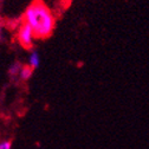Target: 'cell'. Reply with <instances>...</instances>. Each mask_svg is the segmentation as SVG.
<instances>
[{
    "label": "cell",
    "instance_id": "1",
    "mask_svg": "<svg viewBox=\"0 0 149 149\" xmlns=\"http://www.w3.org/2000/svg\"><path fill=\"white\" fill-rule=\"evenodd\" d=\"M24 22L31 26L34 37L39 39L50 37L54 29V17L42 0H34L29 5L24 13Z\"/></svg>",
    "mask_w": 149,
    "mask_h": 149
},
{
    "label": "cell",
    "instance_id": "2",
    "mask_svg": "<svg viewBox=\"0 0 149 149\" xmlns=\"http://www.w3.org/2000/svg\"><path fill=\"white\" fill-rule=\"evenodd\" d=\"M33 38H34V34L31 26L23 20V23L19 26V30H18V40H19L20 45L24 46L25 49H31Z\"/></svg>",
    "mask_w": 149,
    "mask_h": 149
},
{
    "label": "cell",
    "instance_id": "4",
    "mask_svg": "<svg viewBox=\"0 0 149 149\" xmlns=\"http://www.w3.org/2000/svg\"><path fill=\"white\" fill-rule=\"evenodd\" d=\"M32 72H33V69L31 66H25L22 71V78L23 79H29L32 76Z\"/></svg>",
    "mask_w": 149,
    "mask_h": 149
},
{
    "label": "cell",
    "instance_id": "3",
    "mask_svg": "<svg viewBox=\"0 0 149 149\" xmlns=\"http://www.w3.org/2000/svg\"><path fill=\"white\" fill-rule=\"evenodd\" d=\"M30 66L32 69H36L39 66V54L37 52H33L31 56H30Z\"/></svg>",
    "mask_w": 149,
    "mask_h": 149
},
{
    "label": "cell",
    "instance_id": "5",
    "mask_svg": "<svg viewBox=\"0 0 149 149\" xmlns=\"http://www.w3.org/2000/svg\"><path fill=\"white\" fill-rule=\"evenodd\" d=\"M12 142L11 141H5L3 143H0V149H11Z\"/></svg>",
    "mask_w": 149,
    "mask_h": 149
}]
</instances>
